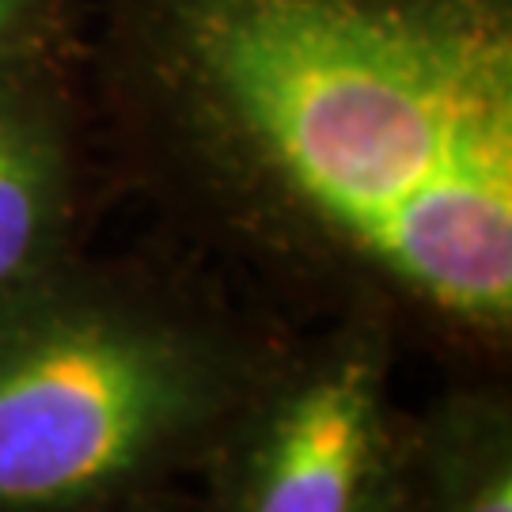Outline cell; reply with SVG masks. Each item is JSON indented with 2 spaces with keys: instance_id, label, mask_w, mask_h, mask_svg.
Returning a JSON list of instances; mask_svg holds the SVG:
<instances>
[{
  "instance_id": "cell-1",
  "label": "cell",
  "mask_w": 512,
  "mask_h": 512,
  "mask_svg": "<svg viewBox=\"0 0 512 512\" xmlns=\"http://www.w3.org/2000/svg\"><path fill=\"white\" fill-rule=\"evenodd\" d=\"M114 183L293 323L512 349V0H88Z\"/></svg>"
},
{
  "instance_id": "cell-2",
  "label": "cell",
  "mask_w": 512,
  "mask_h": 512,
  "mask_svg": "<svg viewBox=\"0 0 512 512\" xmlns=\"http://www.w3.org/2000/svg\"><path fill=\"white\" fill-rule=\"evenodd\" d=\"M293 319L175 239L88 243L0 296V512L190 486Z\"/></svg>"
},
{
  "instance_id": "cell-3",
  "label": "cell",
  "mask_w": 512,
  "mask_h": 512,
  "mask_svg": "<svg viewBox=\"0 0 512 512\" xmlns=\"http://www.w3.org/2000/svg\"><path fill=\"white\" fill-rule=\"evenodd\" d=\"M406 349L384 311L293 323L190 482L194 512L395 509Z\"/></svg>"
},
{
  "instance_id": "cell-4",
  "label": "cell",
  "mask_w": 512,
  "mask_h": 512,
  "mask_svg": "<svg viewBox=\"0 0 512 512\" xmlns=\"http://www.w3.org/2000/svg\"><path fill=\"white\" fill-rule=\"evenodd\" d=\"M103 152L80 54L0 65V296L88 243Z\"/></svg>"
},
{
  "instance_id": "cell-5",
  "label": "cell",
  "mask_w": 512,
  "mask_h": 512,
  "mask_svg": "<svg viewBox=\"0 0 512 512\" xmlns=\"http://www.w3.org/2000/svg\"><path fill=\"white\" fill-rule=\"evenodd\" d=\"M391 512H512V391L463 376L406 410Z\"/></svg>"
},
{
  "instance_id": "cell-6",
  "label": "cell",
  "mask_w": 512,
  "mask_h": 512,
  "mask_svg": "<svg viewBox=\"0 0 512 512\" xmlns=\"http://www.w3.org/2000/svg\"><path fill=\"white\" fill-rule=\"evenodd\" d=\"M84 54V0H0V65Z\"/></svg>"
},
{
  "instance_id": "cell-7",
  "label": "cell",
  "mask_w": 512,
  "mask_h": 512,
  "mask_svg": "<svg viewBox=\"0 0 512 512\" xmlns=\"http://www.w3.org/2000/svg\"><path fill=\"white\" fill-rule=\"evenodd\" d=\"M110 512H194V494H190V486H175V490L129 501V505H118Z\"/></svg>"
}]
</instances>
